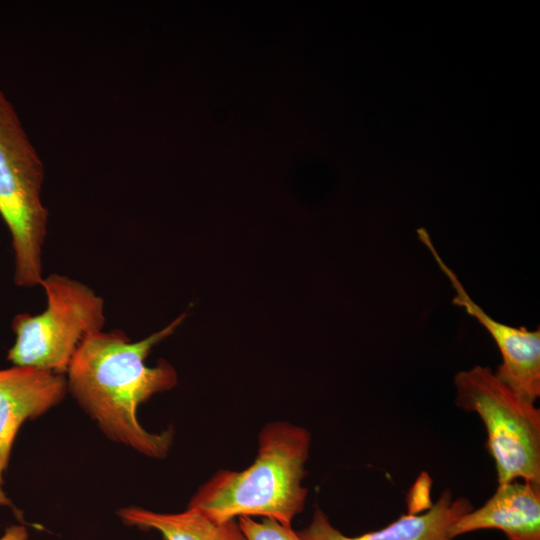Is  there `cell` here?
<instances>
[{"mask_svg":"<svg viewBox=\"0 0 540 540\" xmlns=\"http://www.w3.org/2000/svg\"><path fill=\"white\" fill-rule=\"evenodd\" d=\"M183 313L165 328L131 341L125 332L103 330L82 340L66 371L67 391L110 440L154 459L167 456L173 430L147 431L137 417L138 407L154 394L177 384V373L166 360L150 367L152 348L174 333Z\"/></svg>","mask_w":540,"mask_h":540,"instance_id":"1","label":"cell"},{"mask_svg":"<svg viewBox=\"0 0 540 540\" xmlns=\"http://www.w3.org/2000/svg\"><path fill=\"white\" fill-rule=\"evenodd\" d=\"M311 433L288 421L269 422L258 436V451L245 469L219 470L190 499L195 508L218 522L240 517L275 519L292 525L305 507Z\"/></svg>","mask_w":540,"mask_h":540,"instance_id":"2","label":"cell"},{"mask_svg":"<svg viewBox=\"0 0 540 540\" xmlns=\"http://www.w3.org/2000/svg\"><path fill=\"white\" fill-rule=\"evenodd\" d=\"M44 164L0 88V216L11 239L17 286H40L48 211L41 192Z\"/></svg>","mask_w":540,"mask_h":540,"instance_id":"3","label":"cell"},{"mask_svg":"<svg viewBox=\"0 0 540 540\" xmlns=\"http://www.w3.org/2000/svg\"><path fill=\"white\" fill-rule=\"evenodd\" d=\"M455 404L476 413L486 433L497 483L522 479L540 485V409L501 382L490 367L454 376Z\"/></svg>","mask_w":540,"mask_h":540,"instance_id":"4","label":"cell"},{"mask_svg":"<svg viewBox=\"0 0 540 540\" xmlns=\"http://www.w3.org/2000/svg\"><path fill=\"white\" fill-rule=\"evenodd\" d=\"M40 286L47 306L36 315L14 316L7 361L65 375L82 340L103 330L104 301L88 285L57 273L43 277Z\"/></svg>","mask_w":540,"mask_h":540,"instance_id":"5","label":"cell"},{"mask_svg":"<svg viewBox=\"0 0 540 540\" xmlns=\"http://www.w3.org/2000/svg\"><path fill=\"white\" fill-rule=\"evenodd\" d=\"M417 233L451 282L455 290L452 303L465 309L494 339L502 356L495 376L521 398L535 403L540 396V328L530 331L526 327H512L489 316L472 300L457 275L442 260L429 233L423 228Z\"/></svg>","mask_w":540,"mask_h":540,"instance_id":"6","label":"cell"},{"mask_svg":"<svg viewBox=\"0 0 540 540\" xmlns=\"http://www.w3.org/2000/svg\"><path fill=\"white\" fill-rule=\"evenodd\" d=\"M66 392L63 374L17 365L0 369V506H13L3 478L20 427L59 404Z\"/></svg>","mask_w":540,"mask_h":540,"instance_id":"7","label":"cell"},{"mask_svg":"<svg viewBox=\"0 0 540 540\" xmlns=\"http://www.w3.org/2000/svg\"><path fill=\"white\" fill-rule=\"evenodd\" d=\"M473 509L470 500L465 497L453 499L451 491L445 489L423 513L403 514L376 531L358 536L345 535L317 507L310 524L297 533L301 540H454L449 534L450 527Z\"/></svg>","mask_w":540,"mask_h":540,"instance_id":"8","label":"cell"},{"mask_svg":"<svg viewBox=\"0 0 540 540\" xmlns=\"http://www.w3.org/2000/svg\"><path fill=\"white\" fill-rule=\"evenodd\" d=\"M486 529L500 530L508 540H540V485L517 480L499 484L480 508L461 516L449 534L455 539Z\"/></svg>","mask_w":540,"mask_h":540,"instance_id":"9","label":"cell"},{"mask_svg":"<svg viewBox=\"0 0 540 540\" xmlns=\"http://www.w3.org/2000/svg\"><path fill=\"white\" fill-rule=\"evenodd\" d=\"M117 514L126 525L155 530L164 540H247L237 520L218 522L195 508L160 513L130 506Z\"/></svg>","mask_w":540,"mask_h":540,"instance_id":"10","label":"cell"},{"mask_svg":"<svg viewBox=\"0 0 540 540\" xmlns=\"http://www.w3.org/2000/svg\"><path fill=\"white\" fill-rule=\"evenodd\" d=\"M237 521L247 540H301L292 525L282 524L275 519L257 521L252 517H240Z\"/></svg>","mask_w":540,"mask_h":540,"instance_id":"11","label":"cell"},{"mask_svg":"<svg viewBox=\"0 0 540 540\" xmlns=\"http://www.w3.org/2000/svg\"><path fill=\"white\" fill-rule=\"evenodd\" d=\"M0 540H29V533L24 525H12L5 529Z\"/></svg>","mask_w":540,"mask_h":540,"instance_id":"12","label":"cell"}]
</instances>
